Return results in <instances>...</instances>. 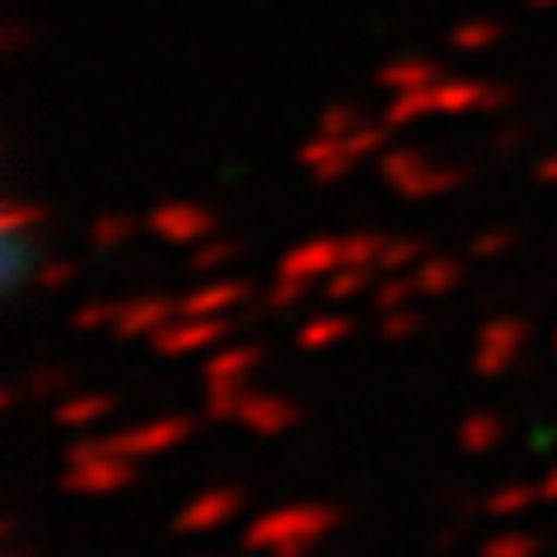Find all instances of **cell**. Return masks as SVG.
<instances>
[{"label":"cell","instance_id":"5","mask_svg":"<svg viewBox=\"0 0 557 557\" xmlns=\"http://www.w3.org/2000/svg\"><path fill=\"white\" fill-rule=\"evenodd\" d=\"M525 339H530V325L520 317H493L479 325V339H474V372L483 381H497L516 368V358L525 354Z\"/></svg>","mask_w":557,"mask_h":557},{"label":"cell","instance_id":"28","mask_svg":"<svg viewBox=\"0 0 557 557\" xmlns=\"http://www.w3.org/2000/svg\"><path fill=\"white\" fill-rule=\"evenodd\" d=\"M502 42V24L497 20H465L450 28V47L456 51H487Z\"/></svg>","mask_w":557,"mask_h":557},{"label":"cell","instance_id":"35","mask_svg":"<svg viewBox=\"0 0 557 557\" xmlns=\"http://www.w3.org/2000/svg\"><path fill=\"white\" fill-rule=\"evenodd\" d=\"M75 274H79L75 260H65V256H42L38 265H33V284L47 288V293H57V288H65V284H75Z\"/></svg>","mask_w":557,"mask_h":557},{"label":"cell","instance_id":"3","mask_svg":"<svg viewBox=\"0 0 557 557\" xmlns=\"http://www.w3.org/2000/svg\"><path fill=\"white\" fill-rule=\"evenodd\" d=\"M135 474H139V460L112 450L108 437H89V442H75L65 450L61 487L65 493H79V497H112V493H126Z\"/></svg>","mask_w":557,"mask_h":557},{"label":"cell","instance_id":"9","mask_svg":"<svg viewBox=\"0 0 557 557\" xmlns=\"http://www.w3.org/2000/svg\"><path fill=\"white\" fill-rule=\"evenodd\" d=\"M237 511H242V487L214 483V487H205V493H196L177 516H172V530L177 534H209V530L228 525Z\"/></svg>","mask_w":557,"mask_h":557},{"label":"cell","instance_id":"39","mask_svg":"<svg viewBox=\"0 0 557 557\" xmlns=\"http://www.w3.org/2000/svg\"><path fill=\"white\" fill-rule=\"evenodd\" d=\"M516 242L520 237L511 228H487V233H479L474 242H469V256H474V260H497V256H507Z\"/></svg>","mask_w":557,"mask_h":557},{"label":"cell","instance_id":"33","mask_svg":"<svg viewBox=\"0 0 557 557\" xmlns=\"http://www.w3.org/2000/svg\"><path fill=\"white\" fill-rule=\"evenodd\" d=\"M376 330L386 344H409L413 335H423V317L413 307H399V311H381L376 317Z\"/></svg>","mask_w":557,"mask_h":557},{"label":"cell","instance_id":"8","mask_svg":"<svg viewBox=\"0 0 557 557\" xmlns=\"http://www.w3.org/2000/svg\"><path fill=\"white\" fill-rule=\"evenodd\" d=\"M145 223H149L153 237L172 242V247H200V242L214 237V228H219V219L209 214L205 205H196V200H163V205H153Z\"/></svg>","mask_w":557,"mask_h":557},{"label":"cell","instance_id":"36","mask_svg":"<svg viewBox=\"0 0 557 557\" xmlns=\"http://www.w3.org/2000/svg\"><path fill=\"white\" fill-rule=\"evenodd\" d=\"M362 121H368V116H362V108H354V102H330V108L317 116V131L321 135H354L358 126H362Z\"/></svg>","mask_w":557,"mask_h":557},{"label":"cell","instance_id":"47","mask_svg":"<svg viewBox=\"0 0 557 557\" xmlns=\"http://www.w3.org/2000/svg\"><path fill=\"white\" fill-rule=\"evenodd\" d=\"M553 344H557V335H553Z\"/></svg>","mask_w":557,"mask_h":557},{"label":"cell","instance_id":"6","mask_svg":"<svg viewBox=\"0 0 557 557\" xmlns=\"http://www.w3.org/2000/svg\"><path fill=\"white\" fill-rule=\"evenodd\" d=\"M233 335V317H172L159 335L149 339V348L159 358H186V354H205V348L228 344Z\"/></svg>","mask_w":557,"mask_h":557},{"label":"cell","instance_id":"19","mask_svg":"<svg viewBox=\"0 0 557 557\" xmlns=\"http://www.w3.org/2000/svg\"><path fill=\"white\" fill-rule=\"evenodd\" d=\"M413 278H418V293H423V298H446L450 288H460L465 260L460 256H423L413 265Z\"/></svg>","mask_w":557,"mask_h":557},{"label":"cell","instance_id":"45","mask_svg":"<svg viewBox=\"0 0 557 557\" xmlns=\"http://www.w3.org/2000/svg\"><path fill=\"white\" fill-rule=\"evenodd\" d=\"M534 10H557V0H530Z\"/></svg>","mask_w":557,"mask_h":557},{"label":"cell","instance_id":"10","mask_svg":"<svg viewBox=\"0 0 557 557\" xmlns=\"http://www.w3.org/2000/svg\"><path fill=\"white\" fill-rule=\"evenodd\" d=\"M237 423L256 432V437H284V432L302 423V405H293L284 395H270V391H251L237 409Z\"/></svg>","mask_w":557,"mask_h":557},{"label":"cell","instance_id":"15","mask_svg":"<svg viewBox=\"0 0 557 557\" xmlns=\"http://www.w3.org/2000/svg\"><path fill=\"white\" fill-rule=\"evenodd\" d=\"M251 284L247 278H219V284H205L196 293H182L177 298V311L182 317H233L251 302Z\"/></svg>","mask_w":557,"mask_h":557},{"label":"cell","instance_id":"2","mask_svg":"<svg viewBox=\"0 0 557 557\" xmlns=\"http://www.w3.org/2000/svg\"><path fill=\"white\" fill-rule=\"evenodd\" d=\"M344 525V511L330 502H293V507H274L256 516L242 530V548L260 557H311L325 534Z\"/></svg>","mask_w":557,"mask_h":557},{"label":"cell","instance_id":"13","mask_svg":"<svg viewBox=\"0 0 557 557\" xmlns=\"http://www.w3.org/2000/svg\"><path fill=\"white\" fill-rule=\"evenodd\" d=\"M339 265H344V237H307L293 251H284V260H278V274L321 284V278L335 274Z\"/></svg>","mask_w":557,"mask_h":557},{"label":"cell","instance_id":"27","mask_svg":"<svg viewBox=\"0 0 557 557\" xmlns=\"http://www.w3.org/2000/svg\"><path fill=\"white\" fill-rule=\"evenodd\" d=\"M391 131L395 126H386V121H362L354 135H344V145H348V153H354L358 163L362 159H381V153L391 149Z\"/></svg>","mask_w":557,"mask_h":557},{"label":"cell","instance_id":"30","mask_svg":"<svg viewBox=\"0 0 557 557\" xmlns=\"http://www.w3.org/2000/svg\"><path fill=\"white\" fill-rule=\"evenodd\" d=\"M116 317H121V302L112 298H89L84 307H75V330L79 335H98V330H116Z\"/></svg>","mask_w":557,"mask_h":557},{"label":"cell","instance_id":"41","mask_svg":"<svg viewBox=\"0 0 557 557\" xmlns=\"http://www.w3.org/2000/svg\"><path fill=\"white\" fill-rule=\"evenodd\" d=\"M534 182L539 186H557V149H548L544 159L534 163Z\"/></svg>","mask_w":557,"mask_h":557},{"label":"cell","instance_id":"16","mask_svg":"<svg viewBox=\"0 0 557 557\" xmlns=\"http://www.w3.org/2000/svg\"><path fill=\"white\" fill-rule=\"evenodd\" d=\"M112 409H116V395H108V391H75V395H65V399H57V409H51V418H57L61 428H94V423H102V418H112Z\"/></svg>","mask_w":557,"mask_h":557},{"label":"cell","instance_id":"4","mask_svg":"<svg viewBox=\"0 0 557 557\" xmlns=\"http://www.w3.org/2000/svg\"><path fill=\"white\" fill-rule=\"evenodd\" d=\"M376 172L399 200H437L446 190H460L469 182L465 168L437 163V159H428L423 149H409V145H391L376 159Z\"/></svg>","mask_w":557,"mask_h":557},{"label":"cell","instance_id":"34","mask_svg":"<svg viewBox=\"0 0 557 557\" xmlns=\"http://www.w3.org/2000/svg\"><path fill=\"white\" fill-rule=\"evenodd\" d=\"M247 395H251V386H205V418H214V423L233 418L237 423V409Z\"/></svg>","mask_w":557,"mask_h":557},{"label":"cell","instance_id":"31","mask_svg":"<svg viewBox=\"0 0 557 557\" xmlns=\"http://www.w3.org/2000/svg\"><path fill=\"white\" fill-rule=\"evenodd\" d=\"M479 557H539V539L530 530H502L493 539H483Z\"/></svg>","mask_w":557,"mask_h":557},{"label":"cell","instance_id":"32","mask_svg":"<svg viewBox=\"0 0 557 557\" xmlns=\"http://www.w3.org/2000/svg\"><path fill=\"white\" fill-rule=\"evenodd\" d=\"M311 298V278H293V274H274V284L265 288V307L270 311H293Z\"/></svg>","mask_w":557,"mask_h":557},{"label":"cell","instance_id":"17","mask_svg":"<svg viewBox=\"0 0 557 557\" xmlns=\"http://www.w3.org/2000/svg\"><path fill=\"white\" fill-rule=\"evenodd\" d=\"M456 442H460L465 456H487V450H497L502 442H507V418H502L497 409L465 413V423L456 428Z\"/></svg>","mask_w":557,"mask_h":557},{"label":"cell","instance_id":"11","mask_svg":"<svg viewBox=\"0 0 557 557\" xmlns=\"http://www.w3.org/2000/svg\"><path fill=\"white\" fill-rule=\"evenodd\" d=\"M177 317V298H163V293H139V298L121 302V317H116V339H153L159 330Z\"/></svg>","mask_w":557,"mask_h":557},{"label":"cell","instance_id":"37","mask_svg":"<svg viewBox=\"0 0 557 557\" xmlns=\"http://www.w3.org/2000/svg\"><path fill=\"white\" fill-rule=\"evenodd\" d=\"M381 247H386V237H381V233H344V265H368V270H376Z\"/></svg>","mask_w":557,"mask_h":557},{"label":"cell","instance_id":"14","mask_svg":"<svg viewBox=\"0 0 557 557\" xmlns=\"http://www.w3.org/2000/svg\"><path fill=\"white\" fill-rule=\"evenodd\" d=\"M298 163H302L307 177H311V182H321V186H330V182H344L348 172L358 168V159H354V153H348L344 139H339V135H321V131L311 135L307 145L298 149Z\"/></svg>","mask_w":557,"mask_h":557},{"label":"cell","instance_id":"42","mask_svg":"<svg viewBox=\"0 0 557 557\" xmlns=\"http://www.w3.org/2000/svg\"><path fill=\"white\" fill-rule=\"evenodd\" d=\"M33 42V28H24V24H10L5 28V51H24Z\"/></svg>","mask_w":557,"mask_h":557},{"label":"cell","instance_id":"29","mask_svg":"<svg viewBox=\"0 0 557 557\" xmlns=\"http://www.w3.org/2000/svg\"><path fill=\"white\" fill-rule=\"evenodd\" d=\"M423 256H428V247H423V242H418V237H386V247H381L376 270L399 274V270H413Z\"/></svg>","mask_w":557,"mask_h":557},{"label":"cell","instance_id":"26","mask_svg":"<svg viewBox=\"0 0 557 557\" xmlns=\"http://www.w3.org/2000/svg\"><path fill=\"white\" fill-rule=\"evenodd\" d=\"M237 256H242V242H233V237H205L200 247L190 251L186 265L196 274H209V270H228Z\"/></svg>","mask_w":557,"mask_h":557},{"label":"cell","instance_id":"22","mask_svg":"<svg viewBox=\"0 0 557 557\" xmlns=\"http://www.w3.org/2000/svg\"><path fill=\"white\" fill-rule=\"evenodd\" d=\"M534 502H544L539 483H502V487H493V493L483 497V511L493 520H516V516H525Z\"/></svg>","mask_w":557,"mask_h":557},{"label":"cell","instance_id":"1","mask_svg":"<svg viewBox=\"0 0 557 557\" xmlns=\"http://www.w3.org/2000/svg\"><path fill=\"white\" fill-rule=\"evenodd\" d=\"M516 89L511 84H493V79H465V75H442L428 89H409V94H391L386 108V126H413L423 116H469V112H511Z\"/></svg>","mask_w":557,"mask_h":557},{"label":"cell","instance_id":"12","mask_svg":"<svg viewBox=\"0 0 557 557\" xmlns=\"http://www.w3.org/2000/svg\"><path fill=\"white\" fill-rule=\"evenodd\" d=\"M265 362V344H219L205 362V386H251V372Z\"/></svg>","mask_w":557,"mask_h":557},{"label":"cell","instance_id":"24","mask_svg":"<svg viewBox=\"0 0 557 557\" xmlns=\"http://www.w3.org/2000/svg\"><path fill=\"white\" fill-rule=\"evenodd\" d=\"M418 298H423V293H418V278H413V270H399V274L376 278V288H372V307H376V317H381V311L413 307Z\"/></svg>","mask_w":557,"mask_h":557},{"label":"cell","instance_id":"46","mask_svg":"<svg viewBox=\"0 0 557 557\" xmlns=\"http://www.w3.org/2000/svg\"><path fill=\"white\" fill-rule=\"evenodd\" d=\"M200 557H209V553H200Z\"/></svg>","mask_w":557,"mask_h":557},{"label":"cell","instance_id":"38","mask_svg":"<svg viewBox=\"0 0 557 557\" xmlns=\"http://www.w3.org/2000/svg\"><path fill=\"white\" fill-rule=\"evenodd\" d=\"M28 395L33 399H65L70 395V372L65 368H33L28 372Z\"/></svg>","mask_w":557,"mask_h":557},{"label":"cell","instance_id":"21","mask_svg":"<svg viewBox=\"0 0 557 557\" xmlns=\"http://www.w3.org/2000/svg\"><path fill=\"white\" fill-rule=\"evenodd\" d=\"M372 274H376V270H368V265H339L335 274L321 278V298H325L330 307H344V302L368 298V293L376 288Z\"/></svg>","mask_w":557,"mask_h":557},{"label":"cell","instance_id":"23","mask_svg":"<svg viewBox=\"0 0 557 557\" xmlns=\"http://www.w3.org/2000/svg\"><path fill=\"white\" fill-rule=\"evenodd\" d=\"M42 223H47V205H38V200L10 196L5 209H0V233H5L10 242H14V237H38Z\"/></svg>","mask_w":557,"mask_h":557},{"label":"cell","instance_id":"43","mask_svg":"<svg viewBox=\"0 0 557 557\" xmlns=\"http://www.w3.org/2000/svg\"><path fill=\"white\" fill-rule=\"evenodd\" d=\"M460 539H465V520H456L450 530H442V534H437V544H442V548H450V544H460Z\"/></svg>","mask_w":557,"mask_h":557},{"label":"cell","instance_id":"44","mask_svg":"<svg viewBox=\"0 0 557 557\" xmlns=\"http://www.w3.org/2000/svg\"><path fill=\"white\" fill-rule=\"evenodd\" d=\"M539 493H544V502H557V465L544 474V483H539Z\"/></svg>","mask_w":557,"mask_h":557},{"label":"cell","instance_id":"40","mask_svg":"<svg viewBox=\"0 0 557 557\" xmlns=\"http://www.w3.org/2000/svg\"><path fill=\"white\" fill-rule=\"evenodd\" d=\"M530 135H534L530 126H507V131H497V135H493V149H497V153H511L516 145H525Z\"/></svg>","mask_w":557,"mask_h":557},{"label":"cell","instance_id":"7","mask_svg":"<svg viewBox=\"0 0 557 557\" xmlns=\"http://www.w3.org/2000/svg\"><path fill=\"white\" fill-rule=\"evenodd\" d=\"M190 432H196V418L163 413V418H149V423H135L126 432H112L108 446L121 450V456H131V460H149V456H168V450H177Z\"/></svg>","mask_w":557,"mask_h":557},{"label":"cell","instance_id":"18","mask_svg":"<svg viewBox=\"0 0 557 557\" xmlns=\"http://www.w3.org/2000/svg\"><path fill=\"white\" fill-rule=\"evenodd\" d=\"M446 75V70L437 61H428V57H405V61H391V65H381V75L376 84L386 94H409V89H428V84H437Z\"/></svg>","mask_w":557,"mask_h":557},{"label":"cell","instance_id":"20","mask_svg":"<svg viewBox=\"0 0 557 557\" xmlns=\"http://www.w3.org/2000/svg\"><path fill=\"white\" fill-rule=\"evenodd\" d=\"M348 335H354V321L339 317V311H325V317H311L298 325V335H293V344L302 348V354H325V348L344 344Z\"/></svg>","mask_w":557,"mask_h":557},{"label":"cell","instance_id":"25","mask_svg":"<svg viewBox=\"0 0 557 557\" xmlns=\"http://www.w3.org/2000/svg\"><path fill=\"white\" fill-rule=\"evenodd\" d=\"M139 228H145V223H135L131 214H98L89 223V242L98 251H116V247H126Z\"/></svg>","mask_w":557,"mask_h":557}]
</instances>
